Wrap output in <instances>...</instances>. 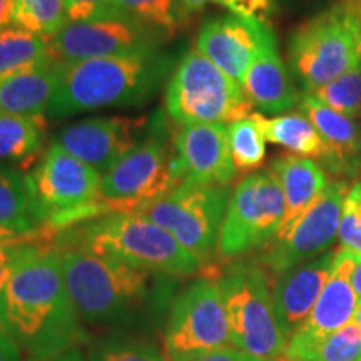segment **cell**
Returning <instances> with one entry per match:
<instances>
[{"label":"cell","instance_id":"1","mask_svg":"<svg viewBox=\"0 0 361 361\" xmlns=\"http://www.w3.org/2000/svg\"><path fill=\"white\" fill-rule=\"evenodd\" d=\"M49 243H22L0 293V329L30 360L56 358L85 341L66 286L61 252Z\"/></svg>","mask_w":361,"mask_h":361},{"label":"cell","instance_id":"2","mask_svg":"<svg viewBox=\"0 0 361 361\" xmlns=\"http://www.w3.org/2000/svg\"><path fill=\"white\" fill-rule=\"evenodd\" d=\"M173 69L174 59L159 51L57 64L47 116L59 119L104 107L141 106Z\"/></svg>","mask_w":361,"mask_h":361},{"label":"cell","instance_id":"3","mask_svg":"<svg viewBox=\"0 0 361 361\" xmlns=\"http://www.w3.org/2000/svg\"><path fill=\"white\" fill-rule=\"evenodd\" d=\"M59 246L107 256L164 276L200 273L204 264L169 231L137 213H112L71 226L61 233Z\"/></svg>","mask_w":361,"mask_h":361},{"label":"cell","instance_id":"4","mask_svg":"<svg viewBox=\"0 0 361 361\" xmlns=\"http://www.w3.org/2000/svg\"><path fill=\"white\" fill-rule=\"evenodd\" d=\"M67 291L80 319L128 323L157 296V273L75 247H57Z\"/></svg>","mask_w":361,"mask_h":361},{"label":"cell","instance_id":"5","mask_svg":"<svg viewBox=\"0 0 361 361\" xmlns=\"http://www.w3.org/2000/svg\"><path fill=\"white\" fill-rule=\"evenodd\" d=\"M102 174L51 144L32 173L27 174L30 214L39 231L51 241L66 228L96 219Z\"/></svg>","mask_w":361,"mask_h":361},{"label":"cell","instance_id":"6","mask_svg":"<svg viewBox=\"0 0 361 361\" xmlns=\"http://www.w3.org/2000/svg\"><path fill=\"white\" fill-rule=\"evenodd\" d=\"M361 0H335L303 22L288 44L290 66L306 92H314L360 61Z\"/></svg>","mask_w":361,"mask_h":361},{"label":"cell","instance_id":"7","mask_svg":"<svg viewBox=\"0 0 361 361\" xmlns=\"http://www.w3.org/2000/svg\"><path fill=\"white\" fill-rule=\"evenodd\" d=\"M234 348L255 360L284 356L288 340L279 326L269 273L259 261H234L216 276Z\"/></svg>","mask_w":361,"mask_h":361},{"label":"cell","instance_id":"8","mask_svg":"<svg viewBox=\"0 0 361 361\" xmlns=\"http://www.w3.org/2000/svg\"><path fill=\"white\" fill-rule=\"evenodd\" d=\"M164 106L179 126H229L252 114V104L243 85L196 49L180 59L174 69L166 85Z\"/></svg>","mask_w":361,"mask_h":361},{"label":"cell","instance_id":"9","mask_svg":"<svg viewBox=\"0 0 361 361\" xmlns=\"http://www.w3.org/2000/svg\"><path fill=\"white\" fill-rule=\"evenodd\" d=\"M184 180L176 151L161 130H152L123 159L102 174L97 194V218L112 213H137L149 202Z\"/></svg>","mask_w":361,"mask_h":361},{"label":"cell","instance_id":"10","mask_svg":"<svg viewBox=\"0 0 361 361\" xmlns=\"http://www.w3.org/2000/svg\"><path fill=\"white\" fill-rule=\"evenodd\" d=\"M284 213L286 202L276 174L271 169L247 174L229 197L218 255L223 259H236L268 246L281 228Z\"/></svg>","mask_w":361,"mask_h":361},{"label":"cell","instance_id":"11","mask_svg":"<svg viewBox=\"0 0 361 361\" xmlns=\"http://www.w3.org/2000/svg\"><path fill=\"white\" fill-rule=\"evenodd\" d=\"M229 197V186H197L183 180L173 191L141 207L137 214L169 231L179 245L206 264L218 251Z\"/></svg>","mask_w":361,"mask_h":361},{"label":"cell","instance_id":"12","mask_svg":"<svg viewBox=\"0 0 361 361\" xmlns=\"http://www.w3.org/2000/svg\"><path fill=\"white\" fill-rule=\"evenodd\" d=\"M226 346L233 345L218 281L197 279L171 305L162 353L168 361H194Z\"/></svg>","mask_w":361,"mask_h":361},{"label":"cell","instance_id":"13","mask_svg":"<svg viewBox=\"0 0 361 361\" xmlns=\"http://www.w3.org/2000/svg\"><path fill=\"white\" fill-rule=\"evenodd\" d=\"M164 40L137 20L111 12L90 20L67 22L61 32L49 40V51L56 64H67L159 51L157 47Z\"/></svg>","mask_w":361,"mask_h":361},{"label":"cell","instance_id":"14","mask_svg":"<svg viewBox=\"0 0 361 361\" xmlns=\"http://www.w3.org/2000/svg\"><path fill=\"white\" fill-rule=\"evenodd\" d=\"M351 180H329L326 189L311 204L306 213L296 221L291 231L283 239L269 243L261 255L259 263L269 276H281L283 273L324 255L338 238L341 209Z\"/></svg>","mask_w":361,"mask_h":361},{"label":"cell","instance_id":"15","mask_svg":"<svg viewBox=\"0 0 361 361\" xmlns=\"http://www.w3.org/2000/svg\"><path fill=\"white\" fill-rule=\"evenodd\" d=\"M361 256L341 247L336 251L331 274L314 308L288 340L284 351V358L288 361H301L329 335L353 322L360 303L351 284V276Z\"/></svg>","mask_w":361,"mask_h":361},{"label":"cell","instance_id":"16","mask_svg":"<svg viewBox=\"0 0 361 361\" xmlns=\"http://www.w3.org/2000/svg\"><path fill=\"white\" fill-rule=\"evenodd\" d=\"M144 128V117H90L62 129L52 144L104 174L142 142Z\"/></svg>","mask_w":361,"mask_h":361},{"label":"cell","instance_id":"17","mask_svg":"<svg viewBox=\"0 0 361 361\" xmlns=\"http://www.w3.org/2000/svg\"><path fill=\"white\" fill-rule=\"evenodd\" d=\"M271 34L273 30L259 17L233 12L202 24L196 51L243 85L251 62Z\"/></svg>","mask_w":361,"mask_h":361},{"label":"cell","instance_id":"18","mask_svg":"<svg viewBox=\"0 0 361 361\" xmlns=\"http://www.w3.org/2000/svg\"><path fill=\"white\" fill-rule=\"evenodd\" d=\"M174 151L184 183L229 186L238 174L226 124L180 126L174 137Z\"/></svg>","mask_w":361,"mask_h":361},{"label":"cell","instance_id":"19","mask_svg":"<svg viewBox=\"0 0 361 361\" xmlns=\"http://www.w3.org/2000/svg\"><path fill=\"white\" fill-rule=\"evenodd\" d=\"M298 106L322 137L324 151L319 166L324 173L333 180H360V128L355 117L335 111L310 92L301 96Z\"/></svg>","mask_w":361,"mask_h":361},{"label":"cell","instance_id":"20","mask_svg":"<svg viewBox=\"0 0 361 361\" xmlns=\"http://www.w3.org/2000/svg\"><path fill=\"white\" fill-rule=\"evenodd\" d=\"M335 255L336 251L329 250L318 258L295 266L274 281V311L286 340H290L314 308L331 274Z\"/></svg>","mask_w":361,"mask_h":361},{"label":"cell","instance_id":"21","mask_svg":"<svg viewBox=\"0 0 361 361\" xmlns=\"http://www.w3.org/2000/svg\"><path fill=\"white\" fill-rule=\"evenodd\" d=\"M247 99L259 114H281L300 104L301 96L278 52L274 34L264 40L243 80Z\"/></svg>","mask_w":361,"mask_h":361},{"label":"cell","instance_id":"22","mask_svg":"<svg viewBox=\"0 0 361 361\" xmlns=\"http://www.w3.org/2000/svg\"><path fill=\"white\" fill-rule=\"evenodd\" d=\"M271 171L276 174L281 184L284 202H286V213L281 228L274 238L283 239L291 231L296 221L306 213V209L318 200L329 184L328 174L324 173L318 162L310 157L295 156L291 152L278 156L271 162ZM273 243V241H271Z\"/></svg>","mask_w":361,"mask_h":361},{"label":"cell","instance_id":"23","mask_svg":"<svg viewBox=\"0 0 361 361\" xmlns=\"http://www.w3.org/2000/svg\"><path fill=\"white\" fill-rule=\"evenodd\" d=\"M54 61L0 79V112L44 119L57 84Z\"/></svg>","mask_w":361,"mask_h":361},{"label":"cell","instance_id":"24","mask_svg":"<svg viewBox=\"0 0 361 361\" xmlns=\"http://www.w3.org/2000/svg\"><path fill=\"white\" fill-rule=\"evenodd\" d=\"M252 119L258 123L268 142L288 149L295 156L310 159H319L323 156L322 137L308 116L301 111L274 117H264L259 112H252Z\"/></svg>","mask_w":361,"mask_h":361},{"label":"cell","instance_id":"25","mask_svg":"<svg viewBox=\"0 0 361 361\" xmlns=\"http://www.w3.org/2000/svg\"><path fill=\"white\" fill-rule=\"evenodd\" d=\"M0 226L32 241H42L30 214L27 174L19 169H0Z\"/></svg>","mask_w":361,"mask_h":361},{"label":"cell","instance_id":"26","mask_svg":"<svg viewBox=\"0 0 361 361\" xmlns=\"http://www.w3.org/2000/svg\"><path fill=\"white\" fill-rule=\"evenodd\" d=\"M112 11L137 20L166 40L183 30L191 17L180 0H112Z\"/></svg>","mask_w":361,"mask_h":361},{"label":"cell","instance_id":"27","mask_svg":"<svg viewBox=\"0 0 361 361\" xmlns=\"http://www.w3.org/2000/svg\"><path fill=\"white\" fill-rule=\"evenodd\" d=\"M49 61L47 39L16 25L0 30V79Z\"/></svg>","mask_w":361,"mask_h":361},{"label":"cell","instance_id":"28","mask_svg":"<svg viewBox=\"0 0 361 361\" xmlns=\"http://www.w3.org/2000/svg\"><path fill=\"white\" fill-rule=\"evenodd\" d=\"M42 139L44 119L0 112V161L24 164L35 159Z\"/></svg>","mask_w":361,"mask_h":361},{"label":"cell","instance_id":"29","mask_svg":"<svg viewBox=\"0 0 361 361\" xmlns=\"http://www.w3.org/2000/svg\"><path fill=\"white\" fill-rule=\"evenodd\" d=\"M67 19L66 0H13V25L51 40Z\"/></svg>","mask_w":361,"mask_h":361},{"label":"cell","instance_id":"30","mask_svg":"<svg viewBox=\"0 0 361 361\" xmlns=\"http://www.w3.org/2000/svg\"><path fill=\"white\" fill-rule=\"evenodd\" d=\"M229 147L236 173L259 169L266 159V139L252 114L228 126Z\"/></svg>","mask_w":361,"mask_h":361},{"label":"cell","instance_id":"31","mask_svg":"<svg viewBox=\"0 0 361 361\" xmlns=\"http://www.w3.org/2000/svg\"><path fill=\"white\" fill-rule=\"evenodd\" d=\"M313 94L326 106L333 107L338 112L360 117L361 116V57L356 64L336 78L331 82L323 85Z\"/></svg>","mask_w":361,"mask_h":361},{"label":"cell","instance_id":"32","mask_svg":"<svg viewBox=\"0 0 361 361\" xmlns=\"http://www.w3.org/2000/svg\"><path fill=\"white\" fill-rule=\"evenodd\" d=\"M90 361H168L154 343L142 338H109L90 351Z\"/></svg>","mask_w":361,"mask_h":361},{"label":"cell","instance_id":"33","mask_svg":"<svg viewBox=\"0 0 361 361\" xmlns=\"http://www.w3.org/2000/svg\"><path fill=\"white\" fill-rule=\"evenodd\" d=\"M301 361H361V326L353 319L323 340Z\"/></svg>","mask_w":361,"mask_h":361},{"label":"cell","instance_id":"34","mask_svg":"<svg viewBox=\"0 0 361 361\" xmlns=\"http://www.w3.org/2000/svg\"><path fill=\"white\" fill-rule=\"evenodd\" d=\"M338 239L341 250L361 256V179L351 184L343 202Z\"/></svg>","mask_w":361,"mask_h":361},{"label":"cell","instance_id":"35","mask_svg":"<svg viewBox=\"0 0 361 361\" xmlns=\"http://www.w3.org/2000/svg\"><path fill=\"white\" fill-rule=\"evenodd\" d=\"M69 22H82L107 16L112 11V0H66Z\"/></svg>","mask_w":361,"mask_h":361},{"label":"cell","instance_id":"36","mask_svg":"<svg viewBox=\"0 0 361 361\" xmlns=\"http://www.w3.org/2000/svg\"><path fill=\"white\" fill-rule=\"evenodd\" d=\"M279 0H224V6L231 8L234 13H245V16L259 17L274 11Z\"/></svg>","mask_w":361,"mask_h":361},{"label":"cell","instance_id":"37","mask_svg":"<svg viewBox=\"0 0 361 361\" xmlns=\"http://www.w3.org/2000/svg\"><path fill=\"white\" fill-rule=\"evenodd\" d=\"M194 361H258L255 358H251L250 355H246L245 351L234 348V346H226L223 350L213 351V353L202 356L200 360Z\"/></svg>","mask_w":361,"mask_h":361},{"label":"cell","instance_id":"38","mask_svg":"<svg viewBox=\"0 0 361 361\" xmlns=\"http://www.w3.org/2000/svg\"><path fill=\"white\" fill-rule=\"evenodd\" d=\"M0 361H22L20 346L0 329Z\"/></svg>","mask_w":361,"mask_h":361},{"label":"cell","instance_id":"39","mask_svg":"<svg viewBox=\"0 0 361 361\" xmlns=\"http://www.w3.org/2000/svg\"><path fill=\"white\" fill-rule=\"evenodd\" d=\"M13 25V0H0V30Z\"/></svg>","mask_w":361,"mask_h":361},{"label":"cell","instance_id":"40","mask_svg":"<svg viewBox=\"0 0 361 361\" xmlns=\"http://www.w3.org/2000/svg\"><path fill=\"white\" fill-rule=\"evenodd\" d=\"M32 239L19 236V234L8 231V229L0 226V245H19V243H30Z\"/></svg>","mask_w":361,"mask_h":361},{"label":"cell","instance_id":"41","mask_svg":"<svg viewBox=\"0 0 361 361\" xmlns=\"http://www.w3.org/2000/svg\"><path fill=\"white\" fill-rule=\"evenodd\" d=\"M17 252H19V247H17L16 255H13L12 259H7V261H4V263H0V293H2L4 288H6L8 278H11V273H12V268H13V261H16Z\"/></svg>","mask_w":361,"mask_h":361},{"label":"cell","instance_id":"42","mask_svg":"<svg viewBox=\"0 0 361 361\" xmlns=\"http://www.w3.org/2000/svg\"><path fill=\"white\" fill-rule=\"evenodd\" d=\"M180 2H183V6L186 7L189 16H192V13L196 12H201L209 2H218L224 6V0H180Z\"/></svg>","mask_w":361,"mask_h":361},{"label":"cell","instance_id":"43","mask_svg":"<svg viewBox=\"0 0 361 361\" xmlns=\"http://www.w3.org/2000/svg\"><path fill=\"white\" fill-rule=\"evenodd\" d=\"M30 361H85L82 351L79 348L75 350H71L67 351V353L61 355V356H56V358H51V360H30Z\"/></svg>","mask_w":361,"mask_h":361},{"label":"cell","instance_id":"44","mask_svg":"<svg viewBox=\"0 0 361 361\" xmlns=\"http://www.w3.org/2000/svg\"><path fill=\"white\" fill-rule=\"evenodd\" d=\"M351 284H353L355 295L358 298V303H361V258L356 264V268L353 271V276H351Z\"/></svg>","mask_w":361,"mask_h":361},{"label":"cell","instance_id":"45","mask_svg":"<svg viewBox=\"0 0 361 361\" xmlns=\"http://www.w3.org/2000/svg\"><path fill=\"white\" fill-rule=\"evenodd\" d=\"M355 322L356 323H358L360 324V326H361V303L358 305V310H356V313H355Z\"/></svg>","mask_w":361,"mask_h":361},{"label":"cell","instance_id":"46","mask_svg":"<svg viewBox=\"0 0 361 361\" xmlns=\"http://www.w3.org/2000/svg\"><path fill=\"white\" fill-rule=\"evenodd\" d=\"M258 361H288L284 356H281V358H276V360H258Z\"/></svg>","mask_w":361,"mask_h":361},{"label":"cell","instance_id":"47","mask_svg":"<svg viewBox=\"0 0 361 361\" xmlns=\"http://www.w3.org/2000/svg\"><path fill=\"white\" fill-rule=\"evenodd\" d=\"M360 159H361V116H360Z\"/></svg>","mask_w":361,"mask_h":361},{"label":"cell","instance_id":"48","mask_svg":"<svg viewBox=\"0 0 361 361\" xmlns=\"http://www.w3.org/2000/svg\"><path fill=\"white\" fill-rule=\"evenodd\" d=\"M358 51H360V57H361V40H360V47H358Z\"/></svg>","mask_w":361,"mask_h":361}]
</instances>
